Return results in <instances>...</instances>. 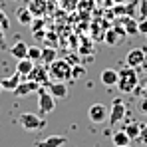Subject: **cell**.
Listing matches in <instances>:
<instances>
[{
  "label": "cell",
  "mask_w": 147,
  "mask_h": 147,
  "mask_svg": "<svg viewBox=\"0 0 147 147\" xmlns=\"http://www.w3.org/2000/svg\"><path fill=\"white\" fill-rule=\"evenodd\" d=\"M125 105H123L121 99H113V103H111V107H109V117H107V123L109 125H117V123H121V119L125 117Z\"/></svg>",
  "instance_id": "cell-6"
},
{
  "label": "cell",
  "mask_w": 147,
  "mask_h": 147,
  "mask_svg": "<svg viewBox=\"0 0 147 147\" xmlns=\"http://www.w3.org/2000/svg\"><path fill=\"white\" fill-rule=\"evenodd\" d=\"M40 88H42L40 84H36V82H32V80L24 78V80L16 86L14 94H16L18 98H28V96H32V94H38V90H40Z\"/></svg>",
  "instance_id": "cell-7"
},
{
  "label": "cell",
  "mask_w": 147,
  "mask_h": 147,
  "mask_svg": "<svg viewBox=\"0 0 147 147\" xmlns=\"http://www.w3.org/2000/svg\"><path fill=\"white\" fill-rule=\"evenodd\" d=\"M139 18H147V0L139 2Z\"/></svg>",
  "instance_id": "cell-28"
},
{
  "label": "cell",
  "mask_w": 147,
  "mask_h": 147,
  "mask_svg": "<svg viewBox=\"0 0 147 147\" xmlns=\"http://www.w3.org/2000/svg\"><path fill=\"white\" fill-rule=\"evenodd\" d=\"M123 147H131V145H123Z\"/></svg>",
  "instance_id": "cell-34"
},
{
  "label": "cell",
  "mask_w": 147,
  "mask_h": 147,
  "mask_svg": "<svg viewBox=\"0 0 147 147\" xmlns=\"http://www.w3.org/2000/svg\"><path fill=\"white\" fill-rule=\"evenodd\" d=\"M58 58V52L52 48V46H46V48H42V62L44 64H50V62H54Z\"/></svg>",
  "instance_id": "cell-22"
},
{
  "label": "cell",
  "mask_w": 147,
  "mask_h": 147,
  "mask_svg": "<svg viewBox=\"0 0 147 147\" xmlns=\"http://www.w3.org/2000/svg\"><path fill=\"white\" fill-rule=\"evenodd\" d=\"M16 16H18V22L22 26H30L32 20H34V14L30 12V8H24V6L16 10Z\"/></svg>",
  "instance_id": "cell-19"
},
{
  "label": "cell",
  "mask_w": 147,
  "mask_h": 147,
  "mask_svg": "<svg viewBox=\"0 0 147 147\" xmlns=\"http://www.w3.org/2000/svg\"><path fill=\"white\" fill-rule=\"evenodd\" d=\"M28 44L26 42H16L14 46H10V56H14L16 60H24L28 58Z\"/></svg>",
  "instance_id": "cell-13"
},
{
  "label": "cell",
  "mask_w": 147,
  "mask_h": 147,
  "mask_svg": "<svg viewBox=\"0 0 147 147\" xmlns=\"http://www.w3.org/2000/svg\"><path fill=\"white\" fill-rule=\"evenodd\" d=\"M137 86H139V78H137L135 68H131V66L121 68L119 80H117V88L121 90L123 94H133V92L137 90Z\"/></svg>",
  "instance_id": "cell-2"
},
{
  "label": "cell",
  "mask_w": 147,
  "mask_h": 147,
  "mask_svg": "<svg viewBox=\"0 0 147 147\" xmlns=\"http://www.w3.org/2000/svg\"><path fill=\"white\" fill-rule=\"evenodd\" d=\"M121 24H123V28H125V32H127V36H135V34H139L137 20H135L133 16H123V18H121Z\"/></svg>",
  "instance_id": "cell-16"
},
{
  "label": "cell",
  "mask_w": 147,
  "mask_h": 147,
  "mask_svg": "<svg viewBox=\"0 0 147 147\" xmlns=\"http://www.w3.org/2000/svg\"><path fill=\"white\" fill-rule=\"evenodd\" d=\"M28 8H30V12L34 14V18H38V16L46 14V10H48V2H46V0H32V2L28 4Z\"/></svg>",
  "instance_id": "cell-14"
},
{
  "label": "cell",
  "mask_w": 147,
  "mask_h": 147,
  "mask_svg": "<svg viewBox=\"0 0 147 147\" xmlns=\"http://www.w3.org/2000/svg\"><path fill=\"white\" fill-rule=\"evenodd\" d=\"M137 28H139V34L147 36V18H139L137 20Z\"/></svg>",
  "instance_id": "cell-27"
},
{
  "label": "cell",
  "mask_w": 147,
  "mask_h": 147,
  "mask_svg": "<svg viewBox=\"0 0 147 147\" xmlns=\"http://www.w3.org/2000/svg\"><path fill=\"white\" fill-rule=\"evenodd\" d=\"M84 76H86V68H84V66H74L72 68V80L84 78Z\"/></svg>",
  "instance_id": "cell-24"
},
{
  "label": "cell",
  "mask_w": 147,
  "mask_h": 147,
  "mask_svg": "<svg viewBox=\"0 0 147 147\" xmlns=\"http://www.w3.org/2000/svg\"><path fill=\"white\" fill-rule=\"evenodd\" d=\"M141 70H145V72H147V58H145V62L141 64Z\"/></svg>",
  "instance_id": "cell-32"
},
{
  "label": "cell",
  "mask_w": 147,
  "mask_h": 147,
  "mask_svg": "<svg viewBox=\"0 0 147 147\" xmlns=\"http://www.w3.org/2000/svg\"><path fill=\"white\" fill-rule=\"evenodd\" d=\"M48 74L54 82H68L72 80V64L68 60L56 58L54 62L48 64Z\"/></svg>",
  "instance_id": "cell-1"
},
{
  "label": "cell",
  "mask_w": 147,
  "mask_h": 147,
  "mask_svg": "<svg viewBox=\"0 0 147 147\" xmlns=\"http://www.w3.org/2000/svg\"><path fill=\"white\" fill-rule=\"evenodd\" d=\"M99 80H101V84H103V86L113 88V86H117L119 72H115V70H103V72H101V76H99Z\"/></svg>",
  "instance_id": "cell-12"
},
{
  "label": "cell",
  "mask_w": 147,
  "mask_h": 147,
  "mask_svg": "<svg viewBox=\"0 0 147 147\" xmlns=\"http://www.w3.org/2000/svg\"><path fill=\"white\" fill-rule=\"evenodd\" d=\"M137 107H139V111H141L143 115H147V96L139 101V105H137Z\"/></svg>",
  "instance_id": "cell-29"
},
{
  "label": "cell",
  "mask_w": 147,
  "mask_h": 147,
  "mask_svg": "<svg viewBox=\"0 0 147 147\" xmlns=\"http://www.w3.org/2000/svg\"><path fill=\"white\" fill-rule=\"evenodd\" d=\"M8 26H10V20H8V16L0 10V28L2 30H8Z\"/></svg>",
  "instance_id": "cell-26"
},
{
  "label": "cell",
  "mask_w": 147,
  "mask_h": 147,
  "mask_svg": "<svg viewBox=\"0 0 147 147\" xmlns=\"http://www.w3.org/2000/svg\"><path fill=\"white\" fill-rule=\"evenodd\" d=\"M38 107H40V113H44V115H50L56 109V98L50 94L44 86L38 90Z\"/></svg>",
  "instance_id": "cell-3"
},
{
  "label": "cell",
  "mask_w": 147,
  "mask_h": 147,
  "mask_svg": "<svg viewBox=\"0 0 147 147\" xmlns=\"http://www.w3.org/2000/svg\"><path fill=\"white\" fill-rule=\"evenodd\" d=\"M66 141H68V139H66L64 135H50V137L42 139V141H36L34 147H64Z\"/></svg>",
  "instance_id": "cell-11"
},
{
  "label": "cell",
  "mask_w": 147,
  "mask_h": 147,
  "mask_svg": "<svg viewBox=\"0 0 147 147\" xmlns=\"http://www.w3.org/2000/svg\"><path fill=\"white\" fill-rule=\"evenodd\" d=\"M0 94H2V84H0Z\"/></svg>",
  "instance_id": "cell-33"
},
{
  "label": "cell",
  "mask_w": 147,
  "mask_h": 147,
  "mask_svg": "<svg viewBox=\"0 0 147 147\" xmlns=\"http://www.w3.org/2000/svg\"><path fill=\"white\" fill-rule=\"evenodd\" d=\"M18 123H20V127H24L26 131H38V129H44L46 127L44 117H40L36 113H22L18 117Z\"/></svg>",
  "instance_id": "cell-4"
},
{
  "label": "cell",
  "mask_w": 147,
  "mask_h": 147,
  "mask_svg": "<svg viewBox=\"0 0 147 147\" xmlns=\"http://www.w3.org/2000/svg\"><path fill=\"white\" fill-rule=\"evenodd\" d=\"M119 40H121V38H119V34H117V32L113 30V26L105 30V34H103V42H105L107 46H115V44H117Z\"/></svg>",
  "instance_id": "cell-20"
},
{
  "label": "cell",
  "mask_w": 147,
  "mask_h": 147,
  "mask_svg": "<svg viewBox=\"0 0 147 147\" xmlns=\"http://www.w3.org/2000/svg\"><path fill=\"white\" fill-rule=\"evenodd\" d=\"M6 48V40H4V30L0 28V50Z\"/></svg>",
  "instance_id": "cell-30"
},
{
  "label": "cell",
  "mask_w": 147,
  "mask_h": 147,
  "mask_svg": "<svg viewBox=\"0 0 147 147\" xmlns=\"http://www.w3.org/2000/svg\"><path fill=\"white\" fill-rule=\"evenodd\" d=\"M129 0H111V4H127Z\"/></svg>",
  "instance_id": "cell-31"
},
{
  "label": "cell",
  "mask_w": 147,
  "mask_h": 147,
  "mask_svg": "<svg viewBox=\"0 0 147 147\" xmlns=\"http://www.w3.org/2000/svg\"><path fill=\"white\" fill-rule=\"evenodd\" d=\"M48 92L58 99L68 98V86H66V82H54V80H52L48 84Z\"/></svg>",
  "instance_id": "cell-10"
},
{
  "label": "cell",
  "mask_w": 147,
  "mask_h": 147,
  "mask_svg": "<svg viewBox=\"0 0 147 147\" xmlns=\"http://www.w3.org/2000/svg\"><path fill=\"white\" fill-rule=\"evenodd\" d=\"M24 78L20 76V74H14V76H10V78H4V80H0V84H2V90H16V86L22 82Z\"/></svg>",
  "instance_id": "cell-18"
},
{
  "label": "cell",
  "mask_w": 147,
  "mask_h": 147,
  "mask_svg": "<svg viewBox=\"0 0 147 147\" xmlns=\"http://www.w3.org/2000/svg\"><path fill=\"white\" fill-rule=\"evenodd\" d=\"M34 64H36V62H32L30 58L18 60V64H16V74H20L22 78H28V74L32 72V68H34Z\"/></svg>",
  "instance_id": "cell-15"
},
{
  "label": "cell",
  "mask_w": 147,
  "mask_h": 147,
  "mask_svg": "<svg viewBox=\"0 0 147 147\" xmlns=\"http://www.w3.org/2000/svg\"><path fill=\"white\" fill-rule=\"evenodd\" d=\"M139 129H141V123L139 121H129L123 125V131L127 133V137L131 139V141H135L137 137H139Z\"/></svg>",
  "instance_id": "cell-17"
},
{
  "label": "cell",
  "mask_w": 147,
  "mask_h": 147,
  "mask_svg": "<svg viewBox=\"0 0 147 147\" xmlns=\"http://www.w3.org/2000/svg\"><path fill=\"white\" fill-rule=\"evenodd\" d=\"M28 58H30L32 62H40V60H42V48L30 46V48H28Z\"/></svg>",
  "instance_id": "cell-23"
},
{
  "label": "cell",
  "mask_w": 147,
  "mask_h": 147,
  "mask_svg": "<svg viewBox=\"0 0 147 147\" xmlns=\"http://www.w3.org/2000/svg\"><path fill=\"white\" fill-rule=\"evenodd\" d=\"M143 62H145V50L143 48H133L125 56V64L131 66V68H141Z\"/></svg>",
  "instance_id": "cell-9"
},
{
  "label": "cell",
  "mask_w": 147,
  "mask_h": 147,
  "mask_svg": "<svg viewBox=\"0 0 147 147\" xmlns=\"http://www.w3.org/2000/svg\"><path fill=\"white\" fill-rule=\"evenodd\" d=\"M28 80H32V82L40 84V86H46V84H50V74H48V68H44V66H38V64H34L32 72L28 74Z\"/></svg>",
  "instance_id": "cell-8"
},
{
  "label": "cell",
  "mask_w": 147,
  "mask_h": 147,
  "mask_svg": "<svg viewBox=\"0 0 147 147\" xmlns=\"http://www.w3.org/2000/svg\"><path fill=\"white\" fill-rule=\"evenodd\" d=\"M111 141H113V145L115 147H123V145H129L131 143V139L127 137V133L125 131H117V133H113V137H111Z\"/></svg>",
  "instance_id": "cell-21"
},
{
  "label": "cell",
  "mask_w": 147,
  "mask_h": 147,
  "mask_svg": "<svg viewBox=\"0 0 147 147\" xmlns=\"http://www.w3.org/2000/svg\"><path fill=\"white\" fill-rule=\"evenodd\" d=\"M88 117H90L92 123H105L107 117H109V109H107L103 103H94V105H90V109H88Z\"/></svg>",
  "instance_id": "cell-5"
},
{
  "label": "cell",
  "mask_w": 147,
  "mask_h": 147,
  "mask_svg": "<svg viewBox=\"0 0 147 147\" xmlns=\"http://www.w3.org/2000/svg\"><path fill=\"white\" fill-rule=\"evenodd\" d=\"M139 143L147 145V123H141V129H139V137H137Z\"/></svg>",
  "instance_id": "cell-25"
}]
</instances>
